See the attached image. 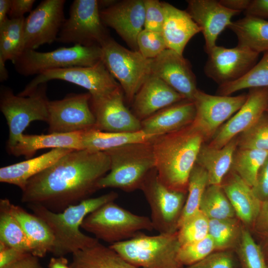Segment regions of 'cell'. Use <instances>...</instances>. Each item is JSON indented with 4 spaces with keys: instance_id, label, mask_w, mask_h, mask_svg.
Returning <instances> with one entry per match:
<instances>
[{
    "instance_id": "obj_9",
    "label": "cell",
    "mask_w": 268,
    "mask_h": 268,
    "mask_svg": "<svg viewBox=\"0 0 268 268\" xmlns=\"http://www.w3.org/2000/svg\"><path fill=\"white\" fill-rule=\"evenodd\" d=\"M101 56L100 46L75 45L48 52L25 49L12 63L19 74L28 76L48 70L93 66L101 61Z\"/></svg>"
},
{
    "instance_id": "obj_55",
    "label": "cell",
    "mask_w": 268,
    "mask_h": 268,
    "mask_svg": "<svg viewBox=\"0 0 268 268\" xmlns=\"http://www.w3.org/2000/svg\"><path fill=\"white\" fill-rule=\"evenodd\" d=\"M11 0H0V25H1L8 17Z\"/></svg>"
},
{
    "instance_id": "obj_34",
    "label": "cell",
    "mask_w": 268,
    "mask_h": 268,
    "mask_svg": "<svg viewBox=\"0 0 268 268\" xmlns=\"http://www.w3.org/2000/svg\"><path fill=\"white\" fill-rule=\"evenodd\" d=\"M25 17L10 19L0 25V59L12 63L23 51Z\"/></svg>"
},
{
    "instance_id": "obj_36",
    "label": "cell",
    "mask_w": 268,
    "mask_h": 268,
    "mask_svg": "<svg viewBox=\"0 0 268 268\" xmlns=\"http://www.w3.org/2000/svg\"><path fill=\"white\" fill-rule=\"evenodd\" d=\"M268 156V151L237 147L234 154L231 170L248 185L255 184L258 173Z\"/></svg>"
},
{
    "instance_id": "obj_47",
    "label": "cell",
    "mask_w": 268,
    "mask_h": 268,
    "mask_svg": "<svg viewBox=\"0 0 268 268\" xmlns=\"http://www.w3.org/2000/svg\"><path fill=\"white\" fill-rule=\"evenodd\" d=\"M252 189L262 202L268 200V156L260 169Z\"/></svg>"
},
{
    "instance_id": "obj_40",
    "label": "cell",
    "mask_w": 268,
    "mask_h": 268,
    "mask_svg": "<svg viewBox=\"0 0 268 268\" xmlns=\"http://www.w3.org/2000/svg\"><path fill=\"white\" fill-rule=\"evenodd\" d=\"M234 251L238 258V268H268L261 245L244 226L240 242Z\"/></svg>"
},
{
    "instance_id": "obj_42",
    "label": "cell",
    "mask_w": 268,
    "mask_h": 268,
    "mask_svg": "<svg viewBox=\"0 0 268 268\" xmlns=\"http://www.w3.org/2000/svg\"><path fill=\"white\" fill-rule=\"evenodd\" d=\"M237 137L239 148L268 151V113L266 112L253 126Z\"/></svg>"
},
{
    "instance_id": "obj_17",
    "label": "cell",
    "mask_w": 268,
    "mask_h": 268,
    "mask_svg": "<svg viewBox=\"0 0 268 268\" xmlns=\"http://www.w3.org/2000/svg\"><path fill=\"white\" fill-rule=\"evenodd\" d=\"M121 87L112 92L90 100L96 120V129L107 132H133L141 130V121L124 104Z\"/></svg>"
},
{
    "instance_id": "obj_21",
    "label": "cell",
    "mask_w": 268,
    "mask_h": 268,
    "mask_svg": "<svg viewBox=\"0 0 268 268\" xmlns=\"http://www.w3.org/2000/svg\"><path fill=\"white\" fill-rule=\"evenodd\" d=\"M187 11L198 25L204 41V50L208 54L216 45L220 34L231 24L232 17L241 12L229 9L219 0H187Z\"/></svg>"
},
{
    "instance_id": "obj_58",
    "label": "cell",
    "mask_w": 268,
    "mask_h": 268,
    "mask_svg": "<svg viewBox=\"0 0 268 268\" xmlns=\"http://www.w3.org/2000/svg\"><path fill=\"white\" fill-rule=\"evenodd\" d=\"M266 112L268 113V108L267 109Z\"/></svg>"
},
{
    "instance_id": "obj_51",
    "label": "cell",
    "mask_w": 268,
    "mask_h": 268,
    "mask_svg": "<svg viewBox=\"0 0 268 268\" xmlns=\"http://www.w3.org/2000/svg\"><path fill=\"white\" fill-rule=\"evenodd\" d=\"M245 13L246 15L262 19L268 18V0H251Z\"/></svg>"
},
{
    "instance_id": "obj_6",
    "label": "cell",
    "mask_w": 268,
    "mask_h": 268,
    "mask_svg": "<svg viewBox=\"0 0 268 268\" xmlns=\"http://www.w3.org/2000/svg\"><path fill=\"white\" fill-rule=\"evenodd\" d=\"M81 228L110 245L131 239L142 230H154L150 218L134 214L114 201L87 215Z\"/></svg>"
},
{
    "instance_id": "obj_53",
    "label": "cell",
    "mask_w": 268,
    "mask_h": 268,
    "mask_svg": "<svg viewBox=\"0 0 268 268\" xmlns=\"http://www.w3.org/2000/svg\"><path fill=\"white\" fill-rule=\"evenodd\" d=\"M219 1L225 7L240 12L246 10L251 2L250 0H220Z\"/></svg>"
},
{
    "instance_id": "obj_18",
    "label": "cell",
    "mask_w": 268,
    "mask_h": 268,
    "mask_svg": "<svg viewBox=\"0 0 268 268\" xmlns=\"http://www.w3.org/2000/svg\"><path fill=\"white\" fill-rule=\"evenodd\" d=\"M241 108L219 129L209 146L220 148L253 126L268 107V87L250 89Z\"/></svg>"
},
{
    "instance_id": "obj_16",
    "label": "cell",
    "mask_w": 268,
    "mask_h": 268,
    "mask_svg": "<svg viewBox=\"0 0 268 268\" xmlns=\"http://www.w3.org/2000/svg\"><path fill=\"white\" fill-rule=\"evenodd\" d=\"M259 54L238 45L233 48L216 45L207 54L204 73L219 86L234 81L257 64Z\"/></svg>"
},
{
    "instance_id": "obj_23",
    "label": "cell",
    "mask_w": 268,
    "mask_h": 268,
    "mask_svg": "<svg viewBox=\"0 0 268 268\" xmlns=\"http://www.w3.org/2000/svg\"><path fill=\"white\" fill-rule=\"evenodd\" d=\"M221 186L230 201L237 218L250 231L253 230L259 214L262 202L252 187L230 169Z\"/></svg>"
},
{
    "instance_id": "obj_50",
    "label": "cell",
    "mask_w": 268,
    "mask_h": 268,
    "mask_svg": "<svg viewBox=\"0 0 268 268\" xmlns=\"http://www.w3.org/2000/svg\"><path fill=\"white\" fill-rule=\"evenodd\" d=\"M253 231L260 237L268 235V200L262 203Z\"/></svg>"
},
{
    "instance_id": "obj_5",
    "label": "cell",
    "mask_w": 268,
    "mask_h": 268,
    "mask_svg": "<svg viewBox=\"0 0 268 268\" xmlns=\"http://www.w3.org/2000/svg\"><path fill=\"white\" fill-rule=\"evenodd\" d=\"M137 268H184L178 259L180 248L177 231L134 238L109 246Z\"/></svg>"
},
{
    "instance_id": "obj_10",
    "label": "cell",
    "mask_w": 268,
    "mask_h": 268,
    "mask_svg": "<svg viewBox=\"0 0 268 268\" xmlns=\"http://www.w3.org/2000/svg\"><path fill=\"white\" fill-rule=\"evenodd\" d=\"M100 15L97 0H74L56 42L85 47L100 46L110 37Z\"/></svg>"
},
{
    "instance_id": "obj_35",
    "label": "cell",
    "mask_w": 268,
    "mask_h": 268,
    "mask_svg": "<svg viewBox=\"0 0 268 268\" xmlns=\"http://www.w3.org/2000/svg\"><path fill=\"white\" fill-rule=\"evenodd\" d=\"M244 225L236 217L209 219L208 235L216 251L234 250L241 238Z\"/></svg>"
},
{
    "instance_id": "obj_31",
    "label": "cell",
    "mask_w": 268,
    "mask_h": 268,
    "mask_svg": "<svg viewBox=\"0 0 268 268\" xmlns=\"http://www.w3.org/2000/svg\"><path fill=\"white\" fill-rule=\"evenodd\" d=\"M70 268H137L110 246L99 242L72 254Z\"/></svg>"
},
{
    "instance_id": "obj_8",
    "label": "cell",
    "mask_w": 268,
    "mask_h": 268,
    "mask_svg": "<svg viewBox=\"0 0 268 268\" xmlns=\"http://www.w3.org/2000/svg\"><path fill=\"white\" fill-rule=\"evenodd\" d=\"M101 61L119 82L129 103L151 75L152 59L144 58L138 51L130 50L110 37L100 46Z\"/></svg>"
},
{
    "instance_id": "obj_15",
    "label": "cell",
    "mask_w": 268,
    "mask_h": 268,
    "mask_svg": "<svg viewBox=\"0 0 268 268\" xmlns=\"http://www.w3.org/2000/svg\"><path fill=\"white\" fill-rule=\"evenodd\" d=\"M65 0H44L25 18L23 50L56 41L65 20Z\"/></svg>"
},
{
    "instance_id": "obj_30",
    "label": "cell",
    "mask_w": 268,
    "mask_h": 268,
    "mask_svg": "<svg viewBox=\"0 0 268 268\" xmlns=\"http://www.w3.org/2000/svg\"><path fill=\"white\" fill-rule=\"evenodd\" d=\"M159 135L148 134L142 130L133 132H107L92 129L83 132V149L105 152L126 144L153 141Z\"/></svg>"
},
{
    "instance_id": "obj_12",
    "label": "cell",
    "mask_w": 268,
    "mask_h": 268,
    "mask_svg": "<svg viewBox=\"0 0 268 268\" xmlns=\"http://www.w3.org/2000/svg\"><path fill=\"white\" fill-rule=\"evenodd\" d=\"M73 83L88 90L91 99L105 96L121 87L102 61L91 67H72L45 71L36 75L17 95L27 96L40 84L54 80Z\"/></svg>"
},
{
    "instance_id": "obj_43",
    "label": "cell",
    "mask_w": 268,
    "mask_h": 268,
    "mask_svg": "<svg viewBox=\"0 0 268 268\" xmlns=\"http://www.w3.org/2000/svg\"><path fill=\"white\" fill-rule=\"evenodd\" d=\"M214 251V243L208 235L202 240L181 246L178 259L184 267H188L199 262Z\"/></svg>"
},
{
    "instance_id": "obj_38",
    "label": "cell",
    "mask_w": 268,
    "mask_h": 268,
    "mask_svg": "<svg viewBox=\"0 0 268 268\" xmlns=\"http://www.w3.org/2000/svg\"><path fill=\"white\" fill-rule=\"evenodd\" d=\"M200 210L209 219L236 217L234 210L220 185H208L202 196Z\"/></svg>"
},
{
    "instance_id": "obj_1",
    "label": "cell",
    "mask_w": 268,
    "mask_h": 268,
    "mask_svg": "<svg viewBox=\"0 0 268 268\" xmlns=\"http://www.w3.org/2000/svg\"><path fill=\"white\" fill-rule=\"evenodd\" d=\"M106 152L74 150L30 178L22 190V202L39 204L55 212L90 198L110 171Z\"/></svg>"
},
{
    "instance_id": "obj_4",
    "label": "cell",
    "mask_w": 268,
    "mask_h": 268,
    "mask_svg": "<svg viewBox=\"0 0 268 268\" xmlns=\"http://www.w3.org/2000/svg\"><path fill=\"white\" fill-rule=\"evenodd\" d=\"M152 142L131 143L105 151L110 157L111 167L99 181V189L117 188L126 192L140 190L155 167Z\"/></svg>"
},
{
    "instance_id": "obj_41",
    "label": "cell",
    "mask_w": 268,
    "mask_h": 268,
    "mask_svg": "<svg viewBox=\"0 0 268 268\" xmlns=\"http://www.w3.org/2000/svg\"><path fill=\"white\" fill-rule=\"evenodd\" d=\"M209 218L200 210L188 218L177 231L181 246L202 240L208 235Z\"/></svg>"
},
{
    "instance_id": "obj_49",
    "label": "cell",
    "mask_w": 268,
    "mask_h": 268,
    "mask_svg": "<svg viewBox=\"0 0 268 268\" xmlns=\"http://www.w3.org/2000/svg\"><path fill=\"white\" fill-rule=\"evenodd\" d=\"M35 0H11L8 17L17 19L24 17L26 12H31Z\"/></svg>"
},
{
    "instance_id": "obj_19",
    "label": "cell",
    "mask_w": 268,
    "mask_h": 268,
    "mask_svg": "<svg viewBox=\"0 0 268 268\" xmlns=\"http://www.w3.org/2000/svg\"><path fill=\"white\" fill-rule=\"evenodd\" d=\"M105 26L114 29L134 51H138L137 38L144 29L145 6L143 0L115 2L100 10Z\"/></svg>"
},
{
    "instance_id": "obj_3",
    "label": "cell",
    "mask_w": 268,
    "mask_h": 268,
    "mask_svg": "<svg viewBox=\"0 0 268 268\" xmlns=\"http://www.w3.org/2000/svg\"><path fill=\"white\" fill-rule=\"evenodd\" d=\"M118 197L116 192L111 191L86 199L60 212L52 211L39 204L27 205L34 214L47 224L53 233L54 241L51 253L55 257H64L99 242L96 238L83 233L80 227L87 215L103 204L115 201Z\"/></svg>"
},
{
    "instance_id": "obj_11",
    "label": "cell",
    "mask_w": 268,
    "mask_h": 268,
    "mask_svg": "<svg viewBox=\"0 0 268 268\" xmlns=\"http://www.w3.org/2000/svg\"><path fill=\"white\" fill-rule=\"evenodd\" d=\"M140 190L143 192L151 210V221L158 233L178 231L187 193L171 190L159 180L155 167L144 180Z\"/></svg>"
},
{
    "instance_id": "obj_48",
    "label": "cell",
    "mask_w": 268,
    "mask_h": 268,
    "mask_svg": "<svg viewBox=\"0 0 268 268\" xmlns=\"http://www.w3.org/2000/svg\"><path fill=\"white\" fill-rule=\"evenodd\" d=\"M27 252L9 247L0 242V268H7Z\"/></svg>"
},
{
    "instance_id": "obj_52",
    "label": "cell",
    "mask_w": 268,
    "mask_h": 268,
    "mask_svg": "<svg viewBox=\"0 0 268 268\" xmlns=\"http://www.w3.org/2000/svg\"><path fill=\"white\" fill-rule=\"evenodd\" d=\"M7 268H44L39 258L27 253L19 260Z\"/></svg>"
},
{
    "instance_id": "obj_20",
    "label": "cell",
    "mask_w": 268,
    "mask_h": 268,
    "mask_svg": "<svg viewBox=\"0 0 268 268\" xmlns=\"http://www.w3.org/2000/svg\"><path fill=\"white\" fill-rule=\"evenodd\" d=\"M151 74L162 79L186 99L193 101L198 91L196 76L189 62L169 49L152 59Z\"/></svg>"
},
{
    "instance_id": "obj_46",
    "label": "cell",
    "mask_w": 268,
    "mask_h": 268,
    "mask_svg": "<svg viewBox=\"0 0 268 268\" xmlns=\"http://www.w3.org/2000/svg\"><path fill=\"white\" fill-rule=\"evenodd\" d=\"M145 6L144 29L162 32L164 21L162 2L158 0H143Z\"/></svg>"
},
{
    "instance_id": "obj_29",
    "label": "cell",
    "mask_w": 268,
    "mask_h": 268,
    "mask_svg": "<svg viewBox=\"0 0 268 268\" xmlns=\"http://www.w3.org/2000/svg\"><path fill=\"white\" fill-rule=\"evenodd\" d=\"M238 146L237 137L220 148L202 145L197 156L196 164L207 174L208 185H220L231 169L234 154Z\"/></svg>"
},
{
    "instance_id": "obj_56",
    "label": "cell",
    "mask_w": 268,
    "mask_h": 268,
    "mask_svg": "<svg viewBox=\"0 0 268 268\" xmlns=\"http://www.w3.org/2000/svg\"><path fill=\"white\" fill-rule=\"evenodd\" d=\"M5 63L0 59V81L3 82L8 78V73L5 67Z\"/></svg>"
},
{
    "instance_id": "obj_25",
    "label": "cell",
    "mask_w": 268,
    "mask_h": 268,
    "mask_svg": "<svg viewBox=\"0 0 268 268\" xmlns=\"http://www.w3.org/2000/svg\"><path fill=\"white\" fill-rule=\"evenodd\" d=\"M162 5L165 18L161 34L167 48L183 55L187 43L201 29L186 10L165 2Z\"/></svg>"
},
{
    "instance_id": "obj_33",
    "label": "cell",
    "mask_w": 268,
    "mask_h": 268,
    "mask_svg": "<svg viewBox=\"0 0 268 268\" xmlns=\"http://www.w3.org/2000/svg\"><path fill=\"white\" fill-rule=\"evenodd\" d=\"M10 202L6 198L0 200V242L8 246L31 253L28 239L9 211Z\"/></svg>"
},
{
    "instance_id": "obj_13",
    "label": "cell",
    "mask_w": 268,
    "mask_h": 268,
    "mask_svg": "<svg viewBox=\"0 0 268 268\" xmlns=\"http://www.w3.org/2000/svg\"><path fill=\"white\" fill-rule=\"evenodd\" d=\"M88 92L70 93L48 103V132L69 133L96 129Z\"/></svg>"
},
{
    "instance_id": "obj_39",
    "label": "cell",
    "mask_w": 268,
    "mask_h": 268,
    "mask_svg": "<svg viewBox=\"0 0 268 268\" xmlns=\"http://www.w3.org/2000/svg\"><path fill=\"white\" fill-rule=\"evenodd\" d=\"M208 186L206 172L196 163L189 178L187 196L178 221V229L188 218L200 210L202 196Z\"/></svg>"
},
{
    "instance_id": "obj_22",
    "label": "cell",
    "mask_w": 268,
    "mask_h": 268,
    "mask_svg": "<svg viewBox=\"0 0 268 268\" xmlns=\"http://www.w3.org/2000/svg\"><path fill=\"white\" fill-rule=\"evenodd\" d=\"M185 99L162 79L151 74L135 95L132 103V113L141 121Z\"/></svg>"
},
{
    "instance_id": "obj_45",
    "label": "cell",
    "mask_w": 268,
    "mask_h": 268,
    "mask_svg": "<svg viewBox=\"0 0 268 268\" xmlns=\"http://www.w3.org/2000/svg\"><path fill=\"white\" fill-rule=\"evenodd\" d=\"M239 263L234 250L214 251L199 262L186 268H238Z\"/></svg>"
},
{
    "instance_id": "obj_14",
    "label": "cell",
    "mask_w": 268,
    "mask_h": 268,
    "mask_svg": "<svg viewBox=\"0 0 268 268\" xmlns=\"http://www.w3.org/2000/svg\"><path fill=\"white\" fill-rule=\"evenodd\" d=\"M247 96L212 95L198 89L193 100L196 116L192 124L205 141L211 140L223 123L241 108Z\"/></svg>"
},
{
    "instance_id": "obj_44",
    "label": "cell",
    "mask_w": 268,
    "mask_h": 268,
    "mask_svg": "<svg viewBox=\"0 0 268 268\" xmlns=\"http://www.w3.org/2000/svg\"><path fill=\"white\" fill-rule=\"evenodd\" d=\"M138 51L145 58L153 59L167 49L161 33L143 29L137 38Z\"/></svg>"
},
{
    "instance_id": "obj_37",
    "label": "cell",
    "mask_w": 268,
    "mask_h": 268,
    "mask_svg": "<svg viewBox=\"0 0 268 268\" xmlns=\"http://www.w3.org/2000/svg\"><path fill=\"white\" fill-rule=\"evenodd\" d=\"M268 87V51L243 76L234 81L219 85V95L230 96L238 91L249 88Z\"/></svg>"
},
{
    "instance_id": "obj_24",
    "label": "cell",
    "mask_w": 268,
    "mask_h": 268,
    "mask_svg": "<svg viewBox=\"0 0 268 268\" xmlns=\"http://www.w3.org/2000/svg\"><path fill=\"white\" fill-rule=\"evenodd\" d=\"M195 116L194 102L185 99L141 121V130L150 134H165L191 125Z\"/></svg>"
},
{
    "instance_id": "obj_28",
    "label": "cell",
    "mask_w": 268,
    "mask_h": 268,
    "mask_svg": "<svg viewBox=\"0 0 268 268\" xmlns=\"http://www.w3.org/2000/svg\"><path fill=\"white\" fill-rule=\"evenodd\" d=\"M9 209L28 239L31 247V254L39 258L51 252L54 237L47 224L39 216L30 213L22 207L11 202Z\"/></svg>"
},
{
    "instance_id": "obj_7",
    "label": "cell",
    "mask_w": 268,
    "mask_h": 268,
    "mask_svg": "<svg viewBox=\"0 0 268 268\" xmlns=\"http://www.w3.org/2000/svg\"><path fill=\"white\" fill-rule=\"evenodd\" d=\"M49 101L47 83L39 84L27 96L15 95L9 87L1 86L0 109L9 129L7 149L16 144L30 123L35 121L47 123Z\"/></svg>"
},
{
    "instance_id": "obj_26",
    "label": "cell",
    "mask_w": 268,
    "mask_h": 268,
    "mask_svg": "<svg viewBox=\"0 0 268 268\" xmlns=\"http://www.w3.org/2000/svg\"><path fill=\"white\" fill-rule=\"evenodd\" d=\"M83 132L40 135L23 134L16 144L7 150L15 156L22 155L28 159L31 158L37 151L44 148L83 149Z\"/></svg>"
},
{
    "instance_id": "obj_57",
    "label": "cell",
    "mask_w": 268,
    "mask_h": 268,
    "mask_svg": "<svg viewBox=\"0 0 268 268\" xmlns=\"http://www.w3.org/2000/svg\"><path fill=\"white\" fill-rule=\"evenodd\" d=\"M261 237L262 240L260 244L262 247L266 260L268 263V235Z\"/></svg>"
},
{
    "instance_id": "obj_2",
    "label": "cell",
    "mask_w": 268,
    "mask_h": 268,
    "mask_svg": "<svg viewBox=\"0 0 268 268\" xmlns=\"http://www.w3.org/2000/svg\"><path fill=\"white\" fill-rule=\"evenodd\" d=\"M205 140L192 124L152 142L155 169L169 189L187 193L189 178Z\"/></svg>"
},
{
    "instance_id": "obj_54",
    "label": "cell",
    "mask_w": 268,
    "mask_h": 268,
    "mask_svg": "<svg viewBox=\"0 0 268 268\" xmlns=\"http://www.w3.org/2000/svg\"><path fill=\"white\" fill-rule=\"evenodd\" d=\"M49 268H70L68 261L64 257H55L49 261Z\"/></svg>"
},
{
    "instance_id": "obj_27",
    "label": "cell",
    "mask_w": 268,
    "mask_h": 268,
    "mask_svg": "<svg viewBox=\"0 0 268 268\" xmlns=\"http://www.w3.org/2000/svg\"><path fill=\"white\" fill-rule=\"evenodd\" d=\"M73 150L68 148H54L36 157L2 167L0 169V182L15 185L22 191L30 178Z\"/></svg>"
},
{
    "instance_id": "obj_32",
    "label": "cell",
    "mask_w": 268,
    "mask_h": 268,
    "mask_svg": "<svg viewBox=\"0 0 268 268\" xmlns=\"http://www.w3.org/2000/svg\"><path fill=\"white\" fill-rule=\"evenodd\" d=\"M236 35L239 46L257 53L268 51V21L246 15L228 26Z\"/></svg>"
}]
</instances>
